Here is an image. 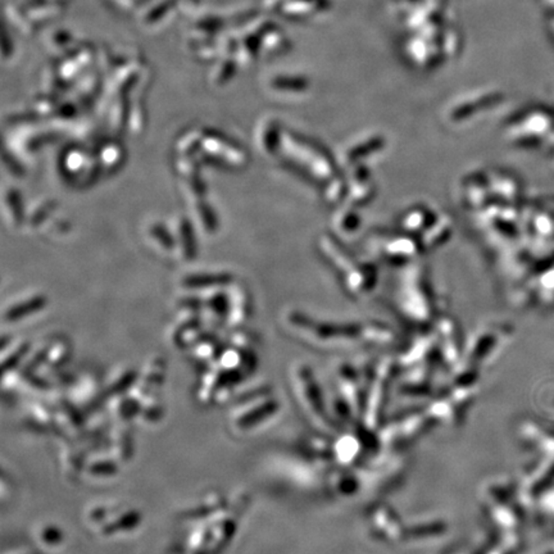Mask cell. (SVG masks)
Wrapping results in <instances>:
<instances>
[{
  "label": "cell",
  "mask_w": 554,
  "mask_h": 554,
  "mask_svg": "<svg viewBox=\"0 0 554 554\" xmlns=\"http://www.w3.org/2000/svg\"><path fill=\"white\" fill-rule=\"evenodd\" d=\"M280 400L271 386L257 384L238 390L228 424L235 434H248L267 425L280 412Z\"/></svg>",
  "instance_id": "1"
},
{
  "label": "cell",
  "mask_w": 554,
  "mask_h": 554,
  "mask_svg": "<svg viewBox=\"0 0 554 554\" xmlns=\"http://www.w3.org/2000/svg\"><path fill=\"white\" fill-rule=\"evenodd\" d=\"M290 386L300 411L320 434H335L337 422L311 367L297 363L290 371Z\"/></svg>",
  "instance_id": "2"
},
{
  "label": "cell",
  "mask_w": 554,
  "mask_h": 554,
  "mask_svg": "<svg viewBox=\"0 0 554 554\" xmlns=\"http://www.w3.org/2000/svg\"><path fill=\"white\" fill-rule=\"evenodd\" d=\"M433 426L434 424L426 411L402 416L377 431L380 449L385 453L396 452L399 448L402 449L403 446L413 443L416 439L424 435Z\"/></svg>",
  "instance_id": "3"
},
{
  "label": "cell",
  "mask_w": 554,
  "mask_h": 554,
  "mask_svg": "<svg viewBox=\"0 0 554 554\" xmlns=\"http://www.w3.org/2000/svg\"><path fill=\"white\" fill-rule=\"evenodd\" d=\"M366 522L370 535L381 543H405L406 524L392 507L385 505L371 507L367 511Z\"/></svg>",
  "instance_id": "4"
},
{
  "label": "cell",
  "mask_w": 554,
  "mask_h": 554,
  "mask_svg": "<svg viewBox=\"0 0 554 554\" xmlns=\"http://www.w3.org/2000/svg\"><path fill=\"white\" fill-rule=\"evenodd\" d=\"M66 394L73 406L88 415L97 409L101 399L104 400L103 381L91 374H84L69 381Z\"/></svg>",
  "instance_id": "5"
},
{
  "label": "cell",
  "mask_w": 554,
  "mask_h": 554,
  "mask_svg": "<svg viewBox=\"0 0 554 554\" xmlns=\"http://www.w3.org/2000/svg\"><path fill=\"white\" fill-rule=\"evenodd\" d=\"M166 370V361L162 357H152L143 368L138 370L136 381L128 393L138 403H141L150 394L159 393L165 384Z\"/></svg>",
  "instance_id": "6"
},
{
  "label": "cell",
  "mask_w": 554,
  "mask_h": 554,
  "mask_svg": "<svg viewBox=\"0 0 554 554\" xmlns=\"http://www.w3.org/2000/svg\"><path fill=\"white\" fill-rule=\"evenodd\" d=\"M240 514L235 512L228 503L226 509L213 516L207 522L209 527V554H221L238 531Z\"/></svg>",
  "instance_id": "7"
},
{
  "label": "cell",
  "mask_w": 554,
  "mask_h": 554,
  "mask_svg": "<svg viewBox=\"0 0 554 554\" xmlns=\"http://www.w3.org/2000/svg\"><path fill=\"white\" fill-rule=\"evenodd\" d=\"M122 466L110 455L106 444L98 446L90 452L82 468L81 477L93 483H106L115 480L119 476Z\"/></svg>",
  "instance_id": "8"
},
{
  "label": "cell",
  "mask_w": 554,
  "mask_h": 554,
  "mask_svg": "<svg viewBox=\"0 0 554 554\" xmlns=\"http://www.w3.org/2000/svg\"><path fill=\"white\" fill-rule=\"evenodd\" d=\"M143 521V515L136 507L117 503L108 518L100 525L95 533L101 538H115L129 534L138 529Z\"/></svg>",
  "instance_id": "9"
},
{
  "label": "cell",
  "mask_w": 554,
  "mask_h": 554,
  "mask_svg": "<svg viewBox=\"0 0 554 554\" xmlns=\"http://www.w3.org/2000/svg\"><path fill=\"white\" fill-rule=\"evenodd\" d=\"M228 507V496L222 494L221 492L213 490L202 495L198 501L184 511L182 517L195 524L207 522L213 516L217 515L221 511L226 509Z\"/></svg>",
  "instance_id": "10"
},
{
  "label": "cell",
  "mask_w": 554,
  "mask_h": 554,
  "mask_svg": "<svg viewBox=\"0 0 554 554\" xmlns=\"http://www.w3.org/2000/svg\"><path fill=\"white\" fill-rule=\"evenodd\" d=\"M448 524L443 518L424 517L418 518L413 524L406 525L405 543L422 544L431 543L446 534Z\"/></svg>",
  "instance_id": "11"
},
{
  "label": "cell",
  "mask_w": 554,
  "mask_h": 554,
  "mask_svg": "<svg viewBox=\"0 0 554 554\" xmlns=\"http://www.w3.org/2000/svg\"><path fill=\"white\" fill-rule=\"evenodd\" d=\"M104 440L107 449L119 465H128L134 453V442L129 425L113 422V425L109 426Z\"/></svg>",
  "instance_id": "12"
},
{
  "label": "cell",
  "mask_w": 554,
  "mask_h": 554,
  "mask_svg": "<svg viewBox=\"0 0 554 554\" xmlns=\"http://www.w3.org/2000/svg\"><path fill=\"white\" fill-rule=\"evenodd\" d=\"M140 403L135 400L129 393L110 396L106 399V411L110 420L116 424L130 425L136 422Z\"/></svg>",
  "instance_id": "13"
},
{
  "label": "cell",
  "mask_w": 554,
  "mask_h": 554,
  "mask_svg": "<svg viewBox=\"0 0 554 554\" xmlns=\"http://www.w3.org/2000/svg\"><path fill=\"white\" fill-rule=\"evenodd\" d=\"M69 356H71V348H69V341L62 340V339L51 341L49 350L47 353L43 365L35 374L51 380L53 377L57 376V374L63 367L66 366V363L69 362Z\"/></svg>",
  "instance_id": "14"
},
{
  "label": "cell",
  "mask_w": 554,
  "mask_h": 554,
  "mask_svg": "<svg viewBox=\"0 0 554 554\" xmlns=\"http://www.w3.org/2000/svg\"><path fill=\"white\" fill-rule=\"evenodd\" d=\"M138 370L130 366H121L113 370L106 380H103L104 400L113 396L128 393L136 381Z\"/></svg>",
  "instance_id": "15"
},
{
  "label": "cell",
  "mask_w": 554,
  "mask_h": 554,
  "mask_svg": "<svg viewBox=\"0 0 554 554\" xmlns=\"http://www.w3.org/2000/svg\"><path fill=\"white\" fill-rule=\"evenodd\" d=\"M26 418L31 427L41 433L54 431V412L49 402L31 400L26 407Z\"/></svg>",
  "instance_id": "16"
},
{
  "label": "cell",
  "mask_w": 554,
  "mask_h": 554,
  "mask_svg": "<svg viewBox=\"0 0 554 554\" xmlns=\"http://www.w3.org/2000/svg\"><path fill=\"white\" fill-rule=\"evenodd\" d=\"M165 417V406L159 393H153L140 403L136 422L141 425L154 426Z\"/></svg>",
  "instance_id": "17"
},
{
  "label": "cell",
  "mask_w": 554,
  "mask_h": 554,
  "mask_svg": "<svg viewBox=\"0 0 554 554\" xmlns=\"http://www.w3.org/2000/svg\"><path fill=\"white\" fill-rule=\"evenodd\" d=\"M36 542L45 549H56L64 543V534L57 525H41L36 530Z\"/></svg>",
  "instance_id": "18"
},
{
  "label": "cell",
  "mask_w": 554,
  "mask_h": 554,
  "mask_svg": "<svg viewBox=\"0 0 554 554\" xmlns=\"http://www.w3.org/2000/svg\"><path fill=\"white\" fill-rule=\"evenodd\" d=\"M222 352L224 350H219L217 341L210 340V339H204V340H199L198 343L194 346L193 357L198 362L210 365L215 361H217Z\"/></svg>",
  "instance_id": "19"
},
{
  "label": "cell",
  "mask_w": 554,
  "mask_h": 554,
  "mask_svg": "<svg viewBox=\"0 0 554 554\" xmlns=\"http://www.w3.org/2000/svg\"><path fill=\"white\" fill-rule=\"evenodd\" d=\"M44 304H45L44 298L31 299V300H27V302H25V303H21L19 306H16V307L10 309V311L5 313V320L10 321V322L19 321L22 317L27 316V315H30V313H34V312L39 311V309L44 307Z\"/></svg>",
  "instance_id": "20"
},
{
  "label": "cell",
  "mask_w": 554,
  "mask_h": 554,
  "mask_svg": "<svg viewBox=\"0 0 554 554\" xmlns=\"http://www.w3.org/2000/svg\"><path fill=\"white\" fill-rule=\"evenodd\" d=\"M230 281L228 275H200L190 277L186 280L189 287H208V285H224Z\"/></svg>",
  "instance_id": "21"
},
{
  "label": "cell",
  "mask_w": 554,
  "mask_h": 554,
  "mask_svg": "<svg viewBox=\"0 0 554 554\" xmlns=\"http://www.w3.org/2000/svg\"><path fill=\"white\" fill-rule=\"evenodd\" d=\"M272 86L280 90H303L307 88V82L296 76H278L272 81Z\"/></svg>",
  "instance_id": "22"
},
{
  "label": "cell",
  "mask_w": 554,
  "mask_h": 554,
  "mask_svg": "<svg viewBox=\"0 0 554 554\" xmlns=\"http://www.w3.org/2000/svg\"><path fill=\"white\" fill-rule=\"evenodd\" d=\"M175 3H176V0H163L162 3H159L156 8H153L149 12L147 21H148L149 23H154V22L160 20L175 5Z\"/></svg>",
  "instance_id": "23"
},
{
  "label": "cell",
  "mask_w": 554,
  "mask_h": 554,
  "mask_svg": "<svg viewBox=\"0 0 554 554\" xmlns=\"http://www.w3.org/2000/svg\"><path fill=\"white\" fill-rule=\"evenodd\" d=\"M235 73V63L234 60H228L225 63V66L221 69V75H219V81H228L231 79Z\"/></svg>",
  "instance_id": "24"
},
{
  "label": "cell",
  "mask_w": 554,
  "mask_h": 554,
  "mask_svg": "<svg viewBox=\"0 0 554 554\" xmlns=\"http://www.w3.org/2000/svg\"><path fill=\"white\" fill-rule=\"evenodd\" d=\"M200 26H202L203 29L217 30L218 27L221 26V22H219V20H212V22H209V21H204V22H202V23H200Z\"/></svg>",
  "instance_id": "25"
},
{
  "label": "cell",
  "mask_w": 554,
  "mask_h": 554,
  "mask_svg": "<svg viewBox=\"0 0 554 554\" xmlns=\"http://www.w3.org/2000/svg\"><path fill=\"white\" fill-rule=\"evenodd\" d=\"M8 554H32L30 552H27V551H23V549H20V551H16V552H10Z\"/></svg>",
  "instance_id": "26"
}]
</instances>
